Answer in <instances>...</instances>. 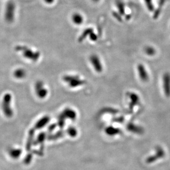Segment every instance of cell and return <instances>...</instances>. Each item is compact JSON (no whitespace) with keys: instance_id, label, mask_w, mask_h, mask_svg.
<instances>
[{"instance_id":"5b68a950","label":"cell","mask_w":170,"mask_h":170,"mask_svg":"<svg viewBox=\"0 0 170 170\" xmlns=\"http://www.w3.org/2000/svg\"><path fill=\"white\" fill-rule=\"evenodd\" d=\"M138 71L141 80L146 82L149 80V75L147 71L145 70L144 66L143 65H139L138 67Z\"/></svg>"},{"instance_id":"ba28073f","label":"cell","mask_w":170,"mask_h":170,"mask_svg":"<svg viewBox=\"0 0 170 170\" xmlns=\"http://www.w3.org/2000/svg\"><path fill=\"white\" fill-rule=\"evenodd\" d=\"M132 132H134V133H139V134H141L143 133V129L139 127H136L135 125H132L131 126V129Z\"/></svg>"},{"instance_id":"3957f363","label":"cell","mask_w":170,"mask_h":170,"mask_svg":"<svg viewBox=\"0 0 170 170\" xmlns=\"http://www.w3.org/2000/svg\"><path fill=\"white\" fill-rule=\"evenodd\" d=\"M165 152L164 151V149L161 146H157L156 148V153H155V154L148 157L146 159V162L148 164L153 163L154 162L156 161L158 159H161L165 157Z\"/></svg>"},{"instance_id":"9c48e42d","label":"cell","mask_w":170,"mask_h":170,"mask_svg":"<svg viewBox=\"0 0 170 170\" xmlns=\"http://www.w3.org/2000/svg\"><path fill=\"white\" fill-rule=\"evenodd\" d=\"M74 21L77 24H80V23L82 22L83 18L82 16L80 15V14H75L73 17Z\"/></svg>"},{"instance_id":"8fae6325","label":"cell","mask_w":170,"mask_h":170,"mask_svg":"<svg viewBox=\"0 0 170 170\" xmlns=\"http://www.w3.org/2000/svg\"><path fill=\"white\" fill-rule=\"evenodd\" d=\"M45 1L46 2H48V3H51V2H53V0H45Z\"/></svg>"},{"instance_id":"30bf717a","label":"cell","mask_w":170,"mask_h":170,"mask_svg":"<svg viewBox=\"0 0 170 170\" xmlns=\"http://www.w3.org/2000/svg\"><path fill=\"white\" fill-rule=\"evenodd\" d=\"M145 52L148 55L152 56V55H155L156 51L152 47H148L146 48L145 49Z\"/></svg>"},{"instance_id":"6da1fadb","label":"cell","mask_w":170,"mask_h":170,"mask_svg":"<svg viewBox=\"0 0 170 170\" xmlns=\"http://www.w3.org/2000/svg\"><path fill=\"white\" fill-rule=\"evenodd\" d=\"M12 101V97L11 93H6L3 96L1 103V108L4 115L8 118H12L14 114Z\"/></svg>"},{"instance_id":"277c9868","label":"cell","mask_w":170,"mask_h":170,"mask_svg":"<svg viewBox=\"0 0 170 170\" xmlns=\"http://www.w3.org/2000/svg\"><path fill=\"white\" fill-rule=\"evenodd\" d=\"M163 88L166 96L170 97V74L165 73L163 76Z\"/></svg>"},{"instance_id":"8992f818","label":"cell","mask_w":170,"mask_h":170,"mask_svg":"<svg viewBox=\"0 0 170 170\" xmlns=\"http://www.w3.org/2000/svg\"><path fill=\"white\" fill-rule=\"evenodd\" d=\"M26 74L27 73L25 70L19 68L14 71L13 76L17 79H23L26 77Z\"/></svg>"},{"instance_id":"7a4b0ae2","label":"cell","mask_w":170,"mask_h":170,"mask_svg":"<svg viewBox=\"0 0 170 170\" xmlns=\"http://www.w3.org/2000/svg\"><path fill=\"white\" fill-rule=\"evenodd\" d=\"M16 51H19L22 53L24 58L32 60H37L38 58V54L37 52L33 51L31 49L24 46H17L16 48Z\"/></svg>"},{"instance_id":"52a82bcc","label":"cell","mask_w":170,"mask_h":170,"mask_svg":"<svg viewBox=\"0 0 170 170\" xmlns=\"http://www.w3.org/2000/svg\"><path fill=\"white\" fill-rule=\"evenodd\" d=\"M144 2L146 7H148V10L151 12L153 11L154 10V6L152 3V0H144Z\"/></svg>"}]
</instances>
